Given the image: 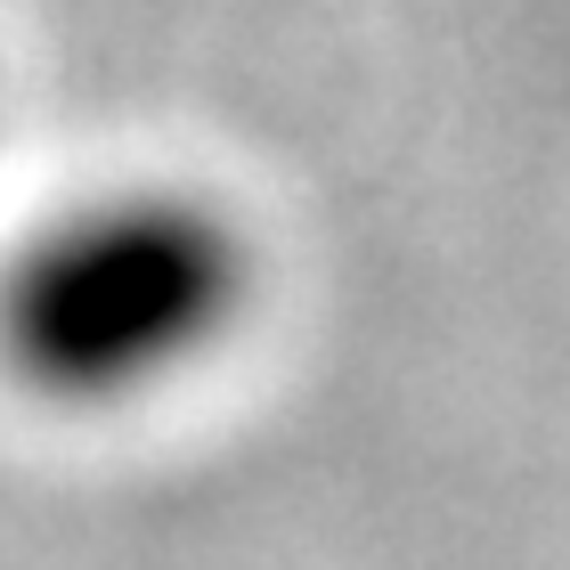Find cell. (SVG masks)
<instances>
[{
    "mask_svg": "<svg viewBox=\"0 0 570 570\" xmlns=\"http://www.w3.org/2000/svg\"><path fill=\"white\" fill-rule=\"evenodd\" d=\"M253 302V245L220 196L122 179L49 213L0 269V358L66 407H131L196 375Z\"/></svg>",
    "mask_w": 570,
    "mask_h": 570,
    "instance_id": "1",
    "label": "cell"
}]
</instances>
